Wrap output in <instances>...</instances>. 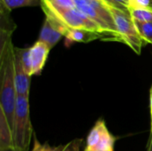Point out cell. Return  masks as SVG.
<instances>
[{"instance_id":"obj_21","label":"cell","mask_w":152,"mask_h":151,"mask_svg":"<svg viewBox=\"0 0 152 151\" xmlns=\"http://www.w3.org/2000/svg\"><path fill=\"white\" fill-rule=\"evenodd\" d=\"M150 110H151V114L152 113V85L150 89Z\"/></svg>"},{"instance_id":"obj_3","label":"cell","mask_w":152,"mask_h":151,"mask_svg":"<svg viewBox=\"0 0 152 151\" xmlns=\"http://www.w3.org/2000/svg\"><path fill=\"white\" fill-rule=\"evenodd\" d=\"M12 130L14 147L21 151H28L33 135L29 111V97L17 96Z\"/></svg>"},{"instance_id":"obj_13","label":"cell","mask_w":152,"mask_h":151,"mask_svg":"<svg viewBox=\"0 0 152 151\" xmlns=\"http://www.w3.org/2000/svg\"><path fill=\"white\" fill-rule=\"evenodd\" d=\"M39 4H41L40 0H1V5L9 11L19 7L37 6Z\"/></svg>"},{"instance_id":"obj_5","label":"cell","mask_w":152,"mask_h":151,"mask_svg":"<svg viewBox=\"0 0 152 151\" xmlns=\"http://www.w3.org/2000/svg\"><path fill=\"white\" fill-rule=\"evenodd\" d=\"M44 12L45 15L49 14L56 18L68 28H81V29H87V30L103 33L102 29L97 26V24H95L92 20H90L86 14H84L76 7L70 9H59V10L44 11Z\"/></svg>"},{"instance_id":"obj_24","label":"cell","mask_w":152,"mask_h":151,"mask_svg":"<svg viewBox=\"0 0 152 151\" xmlns=\"http://www.w3.org/2000/svg\"><path fill=\"white\" fill-rule=\"evenodd\" d=\"M151 133L152 134V113L151 114Z\"/></svg>"},{"instance_id":"obj_20","label":"cell","mask_w":152,"mask_h":151,"mask_svg":"<svg viewBox=\"0 0 152 151\" xmlns=\"http://www.w3.org/2000/svg\"><path fill=\"white\" fill-rule=\"evenodd\" d=\"M0 151H21L18 150L17 148L13 147H9V148H4V149H0Z\"/></svg>"},{"instance_id":"obj_6","label":"cell","mask_w":152,"mask_h":151,"mask_svg":"<svg viewBox=\"0 0 152 151\" xmlns=\"http://www.w3.org/2000/svg\"><path fill=\"white\" fill-rule=\"evenodd\" d=\"M116 138L109 131L105 121L98 119L86 138L83 151H114Z\"/></svg>"},{"instance_id":"obj_18","label":"cell","mask_w":152,"mask_h":151,"mask_svg":"<svg viewBox=\"0 0 152 151\" xmlns=\"http://www.w3.org/2000/svg\"><path fill=\"white\" fill-rule=\"evenodd\" d=\"M81 139H75L70 142L67 143L64 147V151H80V147L82 144Z\"/></svg>"},{"instance_id":"obj_14","label":"cell","mask_w":152,"mask_h":151,"mask_svg":"<svg viewBox=\"0 0 152 151\" xmlns=\"http://www.w3.org/2000/svg\"><path fill=\"white\" fill-rule=\"evenodd\" d=\"M129 12L134 22H148L152 21V8H138L130 9Z\"/></svg>"},{"instance_id":"obj_16","label":"cell","mask_w":152,"mask_h":151,"mask_svg":"<svg viewBox=\"0 0 152 151\" xmlns=\"http://www.w3.org/2000/svg\"><path fill=\"white\" fill-rule=\"evenodd\" d=\"M65 145H60L57 147H52L47 143H41L37 138L34 137V145L31 151H64Z\"/></svg>"},{"instance_id":"obj_25","label":"cell","mask_w":152,"mask_h":151,"mask_svg":"<svg viewBox=\"0 0 152 151\" xmlns=\"http://www.w3.org/2000/svg\"><path fill=\"white\" fill-rule=\"evenodd\" d=\"M151 7L152 8V0H151Z\"/></svg>"},{"instance_id":"obj_7","label":"cell","mask_w":152,"mask_h":151,"mask_svg":"<svg viewBox=\"0 0 152 151\" xmlns=\"http://www.w3.org/2000/svg\"><path fill=\"white\" fill-rule=\"evenodd\" d=\"M45 16L38 41L45 43L50 49H52L62 36H66L69 28L53 16L49 14H46Z\"/></svg>"},{"instance_id":"obj_2","label":"cell","mask_w":152,"mask_h":151,"mask_svg":"<svg viewBox=\"0 0 152 151\" xmlns=\"http://www.w3.org/2000/svg\"><path fill=\"white\" fill-rule=\"evenodd\" d=\"M75 7L92 20L108 36V40L120 42V37L110 10L102 0H74Z\"/></svg>"},{"instance_id":"obj_19","label":"cell","mask_w":152,"mask_h":151,"mask_svg":"<svg viewBox=\"0 0 152 151\" xmlns=\"http://www.w3.org/2000/svg\"><path fill=\"white\" fill-rule=\"evenodd\" d=\"M146 151H152V134H150L149 137V141L147 143V148H146Z\"/></svg>"},{"instance_id":"obj_17","label":"cell","mask_w":152,"mask_h":151,"mask_svg":"<svg viewBox=\"0 0 152 151\" xmlns=\"http://www.w3.org/2000/svg\"><path fill=\"white\" fill-rule=\"evenodd\" d=\"M151 0H128L127 8L130 9H138V8H151Z\"/></svg>"},{"instance_id":"obj_12","label":"cell","mask_w":152,"mask_h":151,"mask_svg":"<svg viewBox=\"0 0 152 151\" xmlns=\"http://www.w3.org/2000/svg\"><path fill=\"white\" fill-rule=\"evenodd\" d=\"M44 11H53L59 9H70L75 7L74 0H51L48 3H41Z\"/></svg>"},{"instance_id":"obj_8","label":"cell","mask_w":152,"mask_h":151,"mask_svg":"<svg viewBox=\"0 0 152 151\" xmlns=\"http://www.w3.org/2000/svg\"><path fill=\"white\" fill-rule=\"evenodd\" d=\"M50 48L45 43L37 41L28 51V60L30 64L31 76L40 75L46 62Z\"/></svg>"},{"instance_id":"obj_4","label":"cell","mask_w":152,"mask_h":151,"mask_svg":"<svg viewBox=\"0 0 152 151\" xmlns=\"http://www.w3.org/2000/svg\"><path fill=\"white\" fill-rule=\"evenodd\" d=\"M110 10L114 18L120 42L128 45L135 53L141 54L145 43L139 35L129 11H123L115 7H110Z\"/></svg>"},{"instance_id":"obj_10","label":"cell","mask_w":152,"mask_h":151,"mask_svg":"<svg viewBox=\"0 0 152 151\" xmlns=\"http://www.w3.org/2000/svg\"><path fill=\"white\" fill-rule=\"evenodd\" d=\"M65 37L69 43H89L97 39L108 40L103 33L81 28H69Z\"/></svg>"},{"instance_id":"obj_11","label":"cell","mask_w":152,"mask_h":151,"mask_svg":"<svg viewBox=\"0 0 152 151\" xmlns=\"http://www.w3.org/2000/svg\"><path fill=\"white\" fill-rule=\"evenodd\" d=\"M12 130L5 117L4 113L0 109V149L13 147Z\"/></svg>"},{"instance_id":"obj_1","label":"cell","mask_w":152,"mask_h":151,"mask_svg":"<svg viewBox=\"0 0 152 151\" xmlns=\"http://www.w3.org/2000/svg\"><path fill=\"white\" fill-rule=\"evenodd\" d=\"M15 23L10 17V11L1 5L0 29V109L5 115L12 128L17 101L14 74V45L12 35Z\"/></svg>"},{"instance_id":"obj_23","label":"cell","mask_w":152,"mask_h":151,"mask_svg":"<svg viewBox=\"0 0 152 151\" xmlns=\"http://www.w3.org/2000/svg\"><path fill=\"white\" fill-rule=\"evenodd\" d=\"M41 1V3H48V2H50L51 0H40Z\"/></svg>"},{"instance_id":"obj_15","label":"cell","mask_w":152,"mask_h":151,"mask_svg":"<svg viewBox=\"0 0 152 151\" xmlns=\"http://www.w3.org/2000/svg\"><path fill=\"white\" fill-rule=\"evenodd\" d=\"M136 28L139 32L143 42L146 44H152V21L148 22H134Z\"/></svg>"},{"instance_id":"obj_22","label":"cell","mask_w":152,"mask_h":151,"mask_svg":"<svg viewBox=\"0 0 152 151\" xmlns=\"http://www.w3.org/2000/svg\"><path fill=\"white\" fill-rule=\"evenodd\" d=\"M106 5H108L109 7H111V5H110V0H102Z\"/></svg>"},{"instance_id":"obj_9","label":"cell","mask_w":152,"mask_h":151,"mask_svg":"<svg viewBox=\"0 0 152 151\" xmlns=\"http://www.w3.org/2000/svg\"><path fill=\"white\" fill-rule=\"evenodd\" d=\"M14 74H15V88L18 96L29 97L30 78L31 77L26 72L20 55L14 47Z\"/></svg>"}]
</instances>
